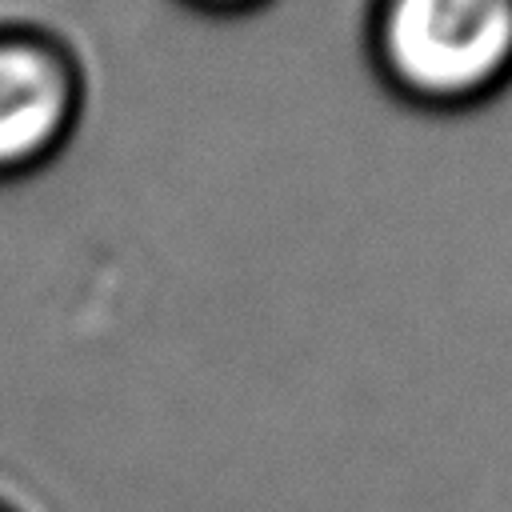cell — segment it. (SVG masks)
<instances>
[{
    "instance_id": "obj_1",
    "label": "cell",
    "mask_w": 512,
    "mask_h": 512,
    "mask_svg": "<svg viewBox=\"0 0 512 512\" xmlns=\"http://www.w3.org/2000/svg\"><path fill=\"white\" fill-rule=\"evenodd\" d=\"M380 88L416 112H472L512 88V0H368Z\"/></svg>"
},
{
    "instance_id": "obj_4",
    "label": "cell",
    "mask_w": 512,
    "mask_h": 512,
    "mask_svg": "<svg viewBox=\"0 0 512 512\" xmlns=\"http://www.w3.org/2000/svg\"><path fill=\"white\" fill-rule=\"evenodd\" d=\"M0 512H24V508H20V504H12L8 496H0Z\"/></svg>"
},
{
    "instance_id": "obj_2",
    "label": "cell",
    "mask_w": 512,
    "mask_h": 512,
    "mask_svg": "<svg viewBox=\"0 0 512 512\" xmlns=\"http://www.w3.org/2000/svg\"><path fill=\"white\" fill-rule=\"evenodd\" d=\"M88 112L76 48L32 20H0V184L56 164Z\"/></svg>"
},
{
    "instance_id": "obj_3",
    "label": "cell",
    "mask_w": 512,
    "mask_h": 512,
    "mask_svg": "<svg viewBox=\"0 0 512 512\" xmlns=\"http://www.w3.org/2000/svg\"><path fill=\"white\" fill-rule=\"evenodd\" d=\"M180 4H188L204 16H248V12L268 8L272 0H180Z\"/></svg>"
}]
</instances>
